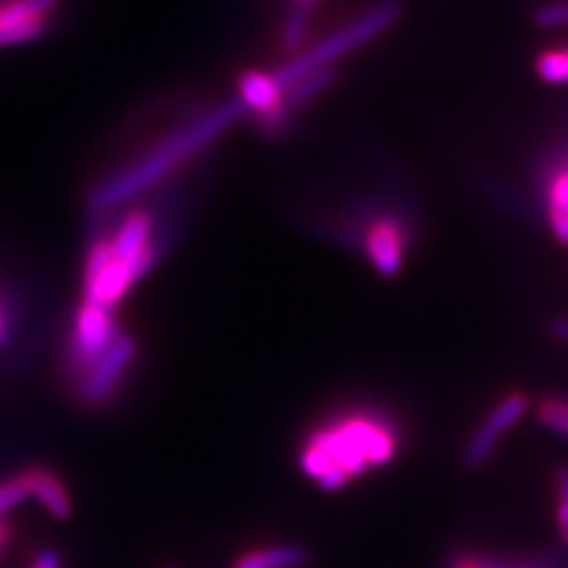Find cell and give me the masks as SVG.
Wrapping results in <instances>:
<instances>
[{"label": "cell", "instance_id": "1", "mask_svg": "<svg viewBox=\"0 0 568 568\" xmlns=\"http://www.w3.org/2000/svg\"><path fill=\"white\" fill-rule=\"evenodd\" d=\"M244 112L243 102L234 98L175 129L154 148L143 152L135 163L98 183L87 194V209L93 215H103L142 199L183 163L203 152L209 143L215 142L234 122L243 119Z\"/></svg>", "mask_w": 568, "mask_h": 568}, {"label": "cell", "instance_id": "2", "mask_svg": "<svg viewBox=\"0 0 568 568\" xmlns=\"http://www.w3.org/2000/svg\"><path fill=\"white\" fill-rule=\"evenodd\" d=\"M396 440L384 424L352 417L316 432L304 448L302 467L325 490H337L371 466L387 464Z\"/></svg>", "mask_w": 568, "mask_h": 568}, {"label": "cell", "instance_id": "3", "mask_svg": "<svg viewBox=\"0 0 568 568\" xmlns=\"http://www.w3.org/2000/svg\"><path fill=\"white\" fill-rule=\"evenodd\" d=\"M400 11H403V7L396 0H386L377 7H373L358 20H354L342 30L328 34L318 44L310 47L307 51L300 53L295 60L284 63L276 72H272L274 81L278 82V87L283 89L284 93V89H288L293 82L304 79L305 74L326 68V65H333V61L344 58L349 51H354V49L363 47L365 42L373 41L379 34H384L387 28H392L396 20L400 18Z\"/></svg>", "mask_w": 568, "mask_h": 568}, {"label": "cell", "instance_id": "4", "mask_svg": "<svg viewBox=\"0 0 568 568\" xmlns=\"http://www.w3.org/2000/svg\"><path fill=\"white\" fill-rule=\"evenodd\" d=\"M152 260L119 262L112 257L110 243L98 241L91 246L84 264V302L114 307L129 288L152 270Z\"/></svg>", "mask_w": 568, "mask_h": 568}, {"label": "cell", "instance_id": "5", "mask_svg": "<svg viewBox=\"0 0 568 568\" xmlns=\"http://www.w3.org/2000/svg\"><path fill=\"white\" fill-rule=\"evenodd\" d=\"M121 335L114 307L84 302L77 314L74 333L68 345L70 371L81 379L82 373L93 365Z\"/></svg>", "mask_w": 568, "mask_h": 568}, {"label": "cell", "instance_id": "6", "mask_svg": "<svg viewBox=\"0 0 568 568\" xmlns=\"http://www.w3.org/2000/svg\"><path fill=\"white\" fill-rule=\"evenodd\" d=\"M138 356V344L133 337L121 335L102 356L82 373L79 379V396L87 406H102L114 396L122 377Z\"/></svg>", "mask_w": 568, "mask_h": 568}, {"label": "cell", "instance_id": "7", "mask_svg": "<svg viewBox=\"0 0 568 568\" xmlns=\"http://www.w3.org/2000/svg\"><path fill=\"white\" fill-rule=\"evenodd\" d=\"M528 400L525 394H509L499 405L490 410L487 422L478 427L466 447V464L469 467H480L487 464L495 453L499 438L516 426L527 413Z\"/></svg>", "mask_w": 568, "mask_h": 568}, {"label": "cell", "instance_id": "8", "mask_svg": "<svg viewBox=\"0 0 568 568\" xmlns=\"http://www.w3.org/2000/svg\"><path fill=\"white\" fill-rule=\"evenodd\" d=\"M154 224L148 211H131L121 222L116 234L108 241L112 257L119 262H142L152 260L154 264L163 255L161 244L154 243Z\"/></svg>", "mask_w": 568, "mask_h": 568}, {"label": "cell", "instance_id": "9", "mask_svg": "<svg viewBox=\"0 0 568 568\" xmlns=\"http://www.w3.org/2000/svg\"><path fill=\"white\" fill-rule=\"evenodd\" d=\"M239 100L246 112L260 114L267 124L283 121L284 93L272 74L257 70L244 72L239 81Z\"/></svg>", "mask_w": 568, "mask_h": 568}, {"label": "cell", "instance_id": "10", "mask_svg": "<svg viewBox=\"0 0 568 568\" xmlns=\"http://www.w3.org/2000/svg\"><path fill=\"white\" fill-rule=\"evenodd\" d=\"M366 255L384 276H396L405 262V232L394 220H379L366 232Z\"/></svg>", "mask_w": 568, "mask_h": 568}, {"label": "cell", "instance_id": "11", "mask_svg": "<svg viewBox=\"0 0 568 568\" xmlns=\"http://www.w3.org/2000/svg\"><path fill=\"white\" fill-rule=\"evenodd\" d=\"M26 478H28L30 497H34L53 518L65 520L70 516L72 511L70 495L53 471L37 467V469H28Z\"/></svg>", "mask_w": 568, "mask_h": 568}, {"label": "cell", "instance_id": "12", "mask_svg": "<svg viewBox=\"0 0 568 568\" xmlns=\"http://www.w3.org/2000/svg\"><path fill=\"white\" fill-rule=\"evenodd\" d=\"M310 560L307 549L295 544L253 549L241 556L232 568H304Z\"/></svg>", "mask_w": 568, "mask_h": 568}, {"label": "cell", "instance_id": "13", "mask_svg": "<svg viewBox=\"0 0 568 568\" xmlns=\"http://www.w3.org/2000/svg\"><path fill=\"white\" fill-rule=\"evenodd\" d=\"M335 79H337V72L333 65H326V68L305 74L304 79H300V81L293 82L288 89H284V105H288L291 110L304 108L307 103L314 102L321 93H325Z\"/></svg>", "mask_w": 568, "mask_h": 568}, {"label": "cell", "instance_id": "14", "mask_svg": "<svg viewBox=\"0 0 568 568\" xmlns=\"http://www.w3.org/2000/svg\"><path fill=\"white\" fill-rule=\"evenodd\" d=\"M61 0H4L0 2V28L49 21Z\"/></svg>", "mask_w": 568, "mask_h": 568}, {"label": "cell", "instance_id": "15", "mask_svg": "<svg viewBox=\"0 0 568 568\" xmlns=\"http://www.w3.org/2000/svg\"><path fill=\"white\" fill-rule=\"evenodd\" d=\"M307 7L302 4H295L291 9V13L286 16V21L283 26V44L288 51H300L302 44L305 41V34H307Z\"/></svg>", "mask_w": 568, "mask_h": 568}, {"label": "cell", "instance_id": "16", "mask_svg": "<svg viewBox=\"0 0 568 568\" xmlns=\"http://www.w3.org/2000/svg\"><path fill=\"white\" fill-rule=\"evenodd\" d=\"M539 77L551 84L568 82V49L565 51H548L537 61Z\"/></svg>", "mask_w": 568, "mask_h": 568}, {"label": "cell", "instance_id": "17", "mask_svg": "<svg viewBox=\"0 0 568 568\" xmlns=\"http://www.w3.org/2000/svg\"><path fill=\"white\" fill-rule=\"evenodd\" d=\"M28 497H30V488H28L26 471L16 476V478H9L7 483H2L0 485V518L4 514H9L11 509L18 508Z\"/></svg>", "mask_w": 568, "mask_h": 568}, {"label": "cell", "instance_id": "18", "mask_svg": "<svg viewBox=\"0 0 568 568\" xmlns=\"http://www.w3.org/2000/svg\"><path fill=\"white\" fill-rule=\"evenodd\" d=\"M47 28H49V21H34V23H20V26L0 28V47L37 41L47 32Z\"/></svg>", "mask_w": 568, "mask_h": 568}, {"label": "cell", "instance_id": "19", "mask_svg": "<svg viewBox=\"0 0 568 568\" xmlns=\"http://www.w3.org/2000/svg\"><path fill=\"white\" fill-rule=\"evenodd\" d=\"M539 28H565L568 26V0L562 2H549L535 11L532 16Z\"/></svg>", "mask_w": 568, "mask_h": 568}, {"label": "cell", "instance_id": "20", "mask_svg": "<svg viewBox=\"0 0 568 568\" xmlns=\"http://www.w3.org/2000/svg\"><path fill=\"white\" fill-rule=\"evenodd\" d=\"M539 419L551 427L554 432L568 436V403L562 400H546L539 406Z\"/></svg>", "mask_w": 568, "mask_h": 568}, {"label": "cell", "instance_id": "21", "mask_svg": "<svg viewBox=\"0 0 568 568\" xmlns=\"http://www.w3.org/2000/svg\"><path fill=\"white\" fill-rule=\"evenodd\" d=\"M558 508H556V523L562 541L568 546V469L558 471Z\"/></svg>", "mask_w": 568, "mask_h": 568}, {"label": "cell", "instance_id": "22", "mask_svg": "<svg viewBox=\"0 0 568 568\" xmlns=\"http://www.w3.org/2000/svg\"><path fill=\"white\" fill-rule=\"evenodd\" d=\"M30 568H63V558L60 551L53 548L42 549L37 554L34 562Z\"/></svg>", "mask_w": 568, "mask_h": 568}, {"label": "cell", "instance_id": "23", "mask_svg": "<svg viewBox=\"0 0 568 568\" xmlns=\"http://www.w3.org/2000/svg\"><path fill=\"white\" fill-rule=\"evenodd\" d=\"M453 568H511L499 562H485V560H476V558H459Z\"/></svg>", "mask_w": 568, "mask_h": 568}, {"label": "cell", "instance_id": "24", "mask_svg": "<svg viewBox=\"0 0 568 568\" xmlns=\"http://www.w3.org/2000/svg\"><path fill=\"white\" fill-rule=\"evenodd\" d=\"M549 331H551L558 339H565V342H568V318H558V321H554L551 326H549Z\"/></svg>", "mask_w": 568, "mask_h": 568}, {"label": "cell", "instance_id": "25", "mask_svg": "<svg viewBox=\"0 0 568 568\" xmlns=\"http://www.w3.org/2000/svg\"><path fill=\"white\" fill-rule=\"evenodd\" d=\"M4 333H7V326H4V316H2V310H0V345L4 342Z\"/></svg>", "mask_w": 568, "mask_h": 568}, {"label": "cell", "instance_id": "26", "mask_svg": "<svg viewBox=\"0 0 568 568\" xmlns=\"http://www.w3.org/2000/svg\"><path fill=\"white\" fill-rule=\"evenodd\" d=\"M316 2H318V0H297V4H302V7H307V9H310L312 4H316Z\"/></svg>", "mask_w": 568, "mask_h": 568}, {"label": "cell", "instance_id": "27", "mask_svg": "<svg viewBox=\"0 0 568 568\" xmlns=\"http://www.w3.org/2000/svg\"><path fill=\"white\" fill-rule=\"evenodd\" d=\"M164 568H178V567H173V565H166V567Z\"/></svg>", "mask_w": 568, "mask_h": 568}]
</instances>
